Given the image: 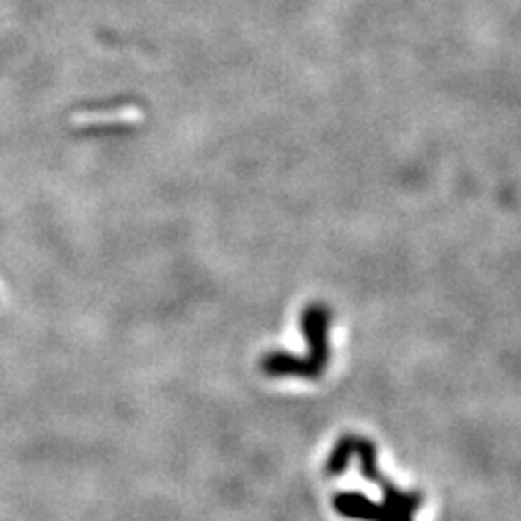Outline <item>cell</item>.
I'll use <instances>...</instances> for the list:
<instances>
[{
  "label": "cell",
  "mask_w": 521,
  "mask_h": 521,
  "mask_svg": "<svg viewBox=\"0 0 521 521\" xmlns=\"http://www.w3.org/2000/svg\"><path fill=\"white\" fill-rule=\"evenodd\" d=\"M354 456L359 459L360 476L378 483L383 502L376 504L372 500L365 498V495L350 491V493L335 495V510L348 519L413 521L415 510H419V506H422V495L404 493V491L393 487L385 476H380L378 467H376V448L372 441L354 437Z\"/></svg>",
  "instance_id": "1"
},
{
  "label": "cell",
  "mask_w": 521,
  "mask_h": 521,
  "mask_svg": "<svg viewBox=\"0 0 521 521\" xmlns=\"http://www.w3.org/2000/svg\"><path fill=\"white\" fill-rule=\"evenodd\" d=\"M352 456H354V437H348V434H345V437L335 445V450L328 456V463H326L328 474H333V476L343 474Z\"/></svg>",
  "instance_id": "2"
}]
</instances>
